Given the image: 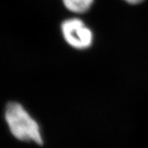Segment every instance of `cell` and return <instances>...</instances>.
<instances>
[{
    "mask_svg": "<svg viewBox=\"0 0 148 148\" xmlns=\"http://www.w3.org/2000/svg\"><path fill=\"white\" fill-rule=\"evenodd\" d=\"M5 117L10 131L16 138L42 145L43 140L39 125L21 104L17 102L8 104Z\"/></svg>",
    "mask_w": 148,
    "mask_h": 148,
    "instance_id": "6da1fadb",
    "label": "cell"
},
{
    "mask_svg": "<svg viewBox=\"0 0 148 148\" xmlns=\"http://www.w3.org/2000/svg\"><path fill=\"white\" fill-rule=\"evenodd\" d=\"M61 30L66 42L74 48L83 50L92 45V32L80 19L66 20L62 23Z\"/></svg>",
    "mask_w": 148,
    "mask_h": 148,
    "instance_id": "7a4b0ae2",
    "label": "cell"
},
{
    "mask_svg": "<svg viewBox=\"0 0 148 148\" xmlns=\"http://www.w3.org/2000/svg\"><path fill=\"white\" fill-rule=\"evenodd\" d=\"M94 0H62L68 10L75 13H84L90 9Z\"/></svg>",
    "mask_w": 148,
    "mask_h": 148,
    "instance_id": "3957f363",
    "label": "cell"
},
{
    "mask_svg": "<svg viewBox=\"0 0 148 148\" xmlns=\"http://www.w3.org/2000/svg\"><path fill=\"white\" fill-rule=\"evenodd\" d=\"M126 2L130 4H132V5H136V4L141 3L144 0H125Z\"/></svg>",
    "mask_w": 148,
    "mask_h": 148,
    "instance_id": "277c9868",
    "label": "cell"
}]
</instances>
